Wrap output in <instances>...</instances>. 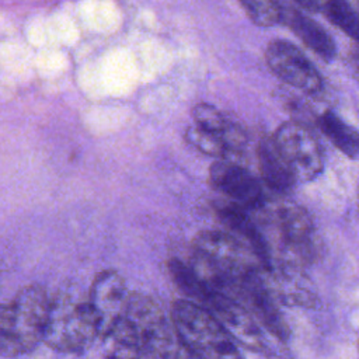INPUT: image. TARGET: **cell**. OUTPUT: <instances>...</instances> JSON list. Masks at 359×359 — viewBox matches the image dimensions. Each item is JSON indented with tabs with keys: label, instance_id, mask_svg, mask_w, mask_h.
<instances>
[{
	"label": "cell",
	"instance_id": "cell-1",
	"mask_svg": "<svg viewBox=\"0 0 359 359\" xmlns=\"http://www.w3.org/2000/svg\"><path fill=\"white\" fill-rule=\"evenodd\" d=\"M194 269L230 296L266 266L244 241L230 231L205 230L192 243Z\"/></svg>",
	"mask_w": 359,
	"mask_h": 359
},
{
	"label": "cell",
	"instance_id": "cell-2",
	"mask_svg": "<svg viewBox=\"0 0 359 359\" xmlns=\"http://www.w3.org/2000/svg\"><path fill=\"white\" fill-rule=\"evenodd\" d=\"M50 300L43 287L31 285L3 304L0 314V351L3 356L25 355L39 342H43Z\"/></svg>",
	"mask_w": 359,
	"mask_h": 359
},
{
	"label": "cell",
	"instance_id": "cell-3",
	"mask_svg": "<svg viewBox=\"0 0 359 359\" xmlns=\"http://www.w3.org/2000/svg\"><path fill=\"white\" fill-rule=\"evenodd\" d=\"M170 317L180 342L201 359H244L238 342L206 307L180 299Z\"/></svg>",
	"mask_w": 359,
	"mask_h": 359
},
{
	"label": "cell",
	"instance_id": "cell-4",
	"mask_svg": "<svg viewBox=\"0 0 359 359\" xmlns=\"http://www.w3.org/2000/svg\"><path fill=\"white\" fill-rule=\"evenodd\" d=\"M269 219L272 233L266 237L271 251V266L275 264L302 268L310 264L317 252L316 229L309 212L293 202H280L273 208L259 209ZM269 266V268H271Z\"/></svg>",
	"mask_w": 359,
	"mask_h": 359
},
{
	"label": "cell",
	"instance_id": "cell-5",
	"mask_svg": "<svg viewBox=\"0 0 359 359\" xmlns=\"http://www.w3.org/2000/svg\"><path fill=\"white\" fill-rule=\"evenodd\" d=\"M100 338L95 313L87 299L69 292L50 300L43 342L57 352L79 353Z\"/></svg>",
	"mask_w": 359,
	"mask_h": 359
},
{
	"label": "cell",
	"instance_id": "cell-6",
	"mask_svg": "<svg viewBox=\"0 0 359 359\" xmlns=\"http://www.w3.org/2000/svg\"><path fill=\"white\" fill-rule=\"evenodd\" d=\"M123 318L139 344L143 359H172L180 339L171 320L153 297L130 293Z\"/></svg>",
	"mask_w": 359,
	"mask_h": 359
},
{
	"label": "cell",
	"instance_id": "cell-7",
	"mask_svg": "<svg viewBox=\"0 0 359 359\" xmlns=\"http://www.w3.org/2000/svg\"><path fill=\"white\" fill-rule=\"evenodd\" d=\"M272 140L296 182L313 181L323 172V149L306 125L296 121L285 122L276 129Z\"/></svg>",
	"mask_w": 359,
	"mask_h": 359
},
{
	"label": "cell",
	"instance_id": "cell-8",
	"mask_svg": "<svg viewBox=\"0 0 359 359\" xmlns=\"http://www.w3.org/2000/svg\"><path fill=\"white\" fill-rule=\"evenodd\" d=\"M265 59L269 69L289 86L309 94L321 91V74L292 42L285 39L272 41L266 48Z\"/></svg>",
	"mask_w": 359,
	"mask_h": 359
},
{
	"label": "cell",
	"instance_id": "cell-9",
	"mask_svg": "<svg viewBox=\"0 0 359 359\" xmlns=\"http://www.w3.org/2000/svg\"><path fill=\"white\" fill-rule=\"evenodd\" d=\"M212 185L248 210H259L266 205V198L259 181L243 165L233 160H219L209 170Z\"/></svg>",
	"mask_w": 359,
	"mask_h": 359
},
{
	"label": "cell",
	"instance_id": "cell-10",
	"mask_svg": "<svg viewBox=\"0 0 359 359\" xmlns=\"http://www.w3.org/2000/svg\"><path fill=\"white\" fill-rule=\"evenodd\" d=\"M129 296L125 280L116 271L107 269L94 278L88 302L98 321L100 338L105 337L123 318Z\"/></svg>",
	"mask_w": 359,
	"mask_h": 359
},
{
	"label": "cell",
	"instance_id": "cell-11",
	"mask_svg": "<svg viewBox=\"0 0 359 359\" xmlns=\"http://www.w3.org/2000/svg\"><path fill=\"white\" fill-rule=\"evenodd\" d=\"M282 21L300 38V41L325 62H331L337 55V46L328 31L309 15L294 10H283Z\"/></svg>",
	"mask_w": 359,
	"mask_h": 359
},
{
	"label": "cell",
	"instance_id": "cell-12",
	"mask_svg": "<svg viewBox=\"0 0 359 359\" xmlns=\"http://www.w3.org/2000/svg\"><path fill=\"white\" fill-rule=\"evenodd\" d=\"M192 115L195 125L220 136L227 143L233 157L241 154L247 143V136L237 123L231 122L219 109L209 104H198L194 108Z\"/></svg>",
	"mask_w": 359,
	"mask_h": 359
},
{
	"label": "cell",
	"instance_id": "cell-13",
	"mask_svg": "<svg viewBox=\"0 0 359 359\" xmlns=\"http://www.w3.org/2000/svg\"><path fill=\"white\" fill-rule=\"evenodd\" d=\"M261 177L265 185L276 194H287L296 184L294 177L278 153L272 139H264L258 147Z\"/></svg>",
	"mask_w": 359,
	"mask_h": 359
},
{
	"label": "cell",
	"instance_id": "cell-14",
	"mask_svg": "<svg viewBox=\"0 0 359 359\" xmlns=\"http://www.w3.org/2000/svg\"><path fill=\"white\" fill-rule=\"evenodd\" d=\"M318 128L324 136L349 158H359V130L346 123L334 111L327 109L318 116Z\"/></svg>",
	"mask_w": 359,
	"mask_h": 359
},
{
	"label": "cell",
	"instance_id": "cell-15",
	"mask_svg": "<svg viewBox=\"0 0 359 359\" xmlns=\"http://www.w3.org/2000/svg\"><path fill=\"white\" fill-rule=\"evenodd\" d=\"M102 359H143L139 344L126 323L122 318L105 337Z\"/></svg>",
	"mask_w": 359,
	"mask_h": 359
},
{
	"label": "cell",
	"instance_id": "cell-16",
	"mask_svg": "<svg viewBox=\"0 0 359 359\" xmlns=\"http://www.w3.org/2000/svg\"><path fill=\"white\" fill-rule=\"evenodd\" d=\"M321 11L335 27L359 42V10L348 0H327Z\"/></svg>",
	"mask_w": 359,
	"mask_h": 359
},
{
	"label": "cell",
	"instance_id": "cell-17",
	"mask_svg": "<svg viewBox=\"0 0 359 359\" xmlns=\"http://www.w3.org/2000/svg\"><path fill=\"white\" fill-rule=\"evenodd\" d=\"M185 137L188 143H191L194 147L205 154L219 157L220 160H231L233 157L227 143L220 136L208 132L198 125L189 126L185 132Z\"/></svg>",
	"mask_w": 359,
	"mask_h": 359
},
{
	"label": "cell",
	"instance_id": "cell-18",
	"mask_svg": "<svg viewBox=\"0 0 359 359\" xmlns=\"http://www.w3.org/2000/svg\"><path fill=\"white\" fill-rule=\"evenodd\" d=\"M248 17L259 27H272L282 21L283 8L278 0H240Z\"/></svg>",
	"mask_w": 359,
	"mask_h": 359
},
{
	"label": "cell",
	"instance_id": "cell-19",
	"mask_svg": "<svg viewBox=\"0 0 359 359\" xmlns=\"http://www.w3.org/2000/svg\"><path fill=\"white\" fill-rule=\"evenodd\" d=\"M172 359H201V358H198L196 355H194L189 349H187V348L180 342V345H178V348H177V351H175Z\"/></svg>",
	"mask_w": 359,
	"mask_h": 359
},
{
	"label": "cell",
	"instance_id": "cell-20",
	"mask_svg": "<svg viewBox=\"0 0 359 359\" xmlns=\"http://www.w3.org/2000/svg\"><path fill=\"white\" fill-rule=\"evenodd\" d=\"M300 6L310 10H323L327 0H296Z\"/></svg>",
	"mask_w": 359,
	"mask_h": 359
},
{
	"label": "cell",
	"instance_id": "cell-21",
	"mask_svg": "<svg viewBox=\"0 0 359 359\" xmlns=\"http://www.w3.org/2000/svg\"><path fill=\"white\" fill-rule=\"evenodd\" d=\"M353 65H355V69L358 70V73H359V50L358 52H355L353 53Z\"/></svg>",
	"mask_w": 359,
	"mask_h": 359
},
{
	"label": "cell",
	"instance_id": "cell-22",
	"mask_svg": "<svg viewBox=\"0 0 359 359\" xmlns=\"http://www.w3.org/2000/svg\"><path fill=\"white\" fill-rule=\"evenodd\" d=\"M356 3H358V6H359V0H356Z\"/></svg>",
	"mask_w": 359,
	"mask_h": 359
}]
</instances>
